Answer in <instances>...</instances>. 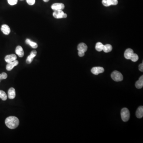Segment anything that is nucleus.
Listing matches in <instances>:
<instances>
[{"label":"nucleus","mask_w":143,"mask_h":143,"mask_svg":"<svg viewBox=\"0 0 143 143\" xmlns=\"http://www.w3.org/2000/svg\"><path fill=\"white\" fill-rule=\"evenodd\" d=\"M8 3L11 6L17 4L18 0H7Z\"/></svg>","instance_id":"23"},{"label":"nucleus","mask_w":143,"mask_h":143,"mask_svg":"<svg viewBox=\"0 0 143 143\" xmlns=\"http://www.w3.org/2000/svg\"><path fill=\"white\" fill-rule=\"evenodd\" d=\"M6 125L10 129L16 128L19 125V120L17 117L13 116L8 117L5 120Z\"/></svg>","instance_id":"1"},{"label":"nucleus","mask_w":143,"mask_h":143,"mask_svg":"<svg viewBox=\"0 0 143 143\" xmlns=\"http://www.w3.org/2000/svg\"><path fill=\"white\" fill-rule=\"evenodd\" d=\"M28 45H30L32 48H33L34 49H36L38 47V45L36 43L32 42L31 40L29 42Z\"/></svg>","instance_id":"22"},{"label":"nucleus","mask_w":143,"mask_h":143,"mask_svg":"<svg viewBox=\"0 0 143 143\" xmlns=\"http://www.w3.org/2000/svg\"><path fill=\"white\" fill-rule=\"evenodd\" d=\"M65 7V5L61 3H55L51 6V8L54 11L63 10Z\"/></svg>","instance_id":"5"},{"label":"nucleus","mask_w":143,"mask_h":143,"mask_svg":"<svg viewBox=\"0 0 143 143\" xmlns=\"http://www.w3.org/2000/svg\"><path fill=\"white\" fill-rule=\"evenodd\" d=\"M111 77L113 80L116 81H122L123 79V76L122 74L118 71L113 72L111 74Z\"/></svg>","instance_id":"3"},{"label":"nucleus","mask_w":143,"mask_h":143,"mask_svg":"<svg viewBox=\"0 0 143 143\" xmlns=\"http://www.w3.org/2000/svg\"><path fill=\"white\" fill-rule=\"evenodd\" d=\"M87 46L85 43H79L78 46V50L79 51H82L85 53L87 50Z\"/></svg>","instance_id":"14"},{"label":"nucleus","mask_w":143,"mask_h":143,"mask_svg":"<svg viewBox=\"0 0 143 143\" xmlns=\"http://www.w3.org/2000/svg\"><path fill=\"white\" fill-rule=\"evenodd\" d=\"M18 61L16 60H14V61H13V62L8 63L6 66V70L8 71L11 70H13V68L15 66L18 65Z\"/></svg>","instance_id":"8"},{"label":"nucleus","mask_w":143,"mask_h":143,"mask_svg":"<svg viewBox=\"0 0 143 143\" xmlns=\"http://www.w3.org/2000/svg\"><path fill=\"white\" fill-rule=\"evenodd\" d=\"M102 4L105 6H109L112 5V0H103Z\"/></svg>","instance_id":"20"},{"label":"nucleus","mask_w":143,"mask_h":143,"mask_svg":"<svg viewBox=\"0 0 143 143\" xmlns=\"http://www.w3.org/2000/svg\"><path fill=\"white\" fill-rule=\"evenodd\" d=\"M17 59V57L14 54L7 55L5 57V59L6 62L7 63H11L16 60Z\"/></svg>","instance_id":"9"},{"label":"nucleus","mask_w":143,"mask_h":143,"mask_svg":"<svg viewBox=\"0 0 143 143\" xmlns=\"http://www.w3.org/2000/svg\"><path fill=\"white\" fill-rule=\"evenodd\" d=\"M8 77L7 74L5 73H3L2 74H0V80H1L2 79H6Z\"/></svg>","instance_id":"24"},{"label":"nucleus","mask_w":143,"mask_h":143,"mask_svg":"<svg viewBox=\"0 0 143 143\" xmlns=\"http://www.w3.org/2000/svg\"><path fill=\"white\" fill-rule=\"evenodd\" d=\"M0 82H1V80H0Z\"/></svg>","instance_id":"31"},{"label":"nucleus","mask_w":143,"mask_h":143,"mask_svg":"<svg viewBox=\"0 0 143 143\" xmlns=\"http://www.w3.org/2000/svg\"><path fill=\"white\" fill-rule=\"evenodd\" d=\"M8 98L11 99H14L16 97V91L15 89L11 87L8 91Z\"/></svg>","instance_id":"13"},{"label":"nucleus","mask_w":143,"mask_h":143,"mask_svg":"<svg viewBox=\"0 0 143 143\" xmlns=\"http://www.w3.org/2000/svg\"><path fill=\"white\" fill-rule=\"evenodd\" d=\"M1 31L4 34L8 35L11 33V29L6 24H3L1 26Z\"/></svg>","instance_id":"10"},{"label":"nucleus","mask_w":143,"mask_h":143,"mask_svg":"<svg viewBox=\"0 0 143 143\" xmlns=\"http://www.w3.org/2000/svg\"><path fill=\"white\" fill-rule=\"evenodd\" d=\"M27 3L29 5H33L35 3V0H26Z\"/></svg>","instance_id":"25"},{"label":"nucleus","mask_w":143,"mask_h":143,"mask_svg":"<svg viewBox=\"0 0 143 143\" xmlns=\"http://www.w3.org/2000/svg\"><path fill=\"white\" fill-rule=\"evenodd\" d=\"M43 1H44V2L47 3V2H49V0H43Z\"/></svg>","instance_id":"29"},{"label":"nucleus","mask_w":143,"mask_h":143,"mask_svg":"<svg viewBox=\"0 0 143 143\" xmlns=\"http://www.w3.org/2000/svg\"><path fill=\"white\" fill-rule=\"evenodd\" d=\"M112 5H116L118 3L117 0H112Z\"/></svg>","instance_id":"28"},{"label":"nucleus","mask_w":143,"mask_h":143,"mask_svg":"<svg viewBox=\"0 0 143 143\" xmlns=\"http://www.w3.org/2000/svg\"><path fill=\"white\" fill-rule=\"evenodd\" d=\"M104 45L101 42H98L95 45V49L99 52L103 50Z\"/></svg>","instance_id":"18"},{"label":"nucleus","mask_w":143,"mask_h":143,"mask_svg":"<svg viewBox=\"0 0 143 143\" xmlns=\"http://www.w3.org/2000/svg\"><path fill=\"white\" fill-rule=\"evenodd\" d=\"M138 56L137 55V54H136V53H134L130 60H131L133 62H136L138 61Z\"/></svg>","instance_id":"21"},{"label":"nucleus","mask_w":143,"mask_h":143,"mask_svg":"<svg viewBox=\"0 0 143 143\" xmlns=\"http://www.w3.org/2000/svg\"><path fill=\"white\" fill-rule=\"evenodd\" d=\"M15 52L16 54L20 57H22L24 56V50L22 47L20 45H18L16 47Z\"/></svg>","instance_id":"12"},{"label":"nucleus","mask_w":143,"mask_h":143,"mask_svg":"<svg viewBox=\"0 0 143 143\" xmlns=\"http://www.w3.org/2000/svg\"><path fill=\"white\" fill-rule=\"evenodd\" d=\"M36 55L37 51L36 50H33L31 51L30 55L27 57L26 60L27 63L28 64L31 63L32 61H33L34 58L36 57Z\"/></svg>","instance_id":"7"},{"label":"nucleus","mask_w":143,"mask_h":143,"mask_svg":"<svg viewBox=\"0 0 143 143\" xmlns=\"http://www.w3.org/2000/svg\"><path fill=\"white\" fill-rule=\"evenodd\" d=\"M20 1H23V0H20Z\"/></svg>","instance_id":"30"},{"label":"nucleus","mask_w":143,"mask_h":143,"mask_svg":"<svg viewBox=\"0 0 143 143\" xmlns=\"http://www.w3.org/2000/svg\"><path fill=\"white\" fill-rule=\"evenodd\" d=\"M78 55L79 56V57H82L84 56V55H85V53L82 52V51H78Z\"/></svg>","instance_id":"26"},{"label":"nucleus","mask_w":143,"mask_h":143,"mask_svg":"<svg viewBox=\"0 0 143 143\" xmlns=\"http://www.w3.org/2000/svg\"><path fill=\"white\" fill-rule=\"evenodd\" d=\"M139 69L140 71L143 72V63L140 64V65L139 66Z\"/></svg>","instance_id":"27"},{"label":"nucleus","mask_w":143,"mask_h":143,"mask_svg":"<svg viewBox=\"0 0 143 143\" xmlns=\"http://www.w3.org/2000/svg\"><path fill=\"white\" fill-rule=\"evenodd\" d=\"M91 72L94 75H97L103 73L104 72V69L101 67H94L91 69Z\"/></svg>","instance_id":"6"},{"label":"nucleus","mask_w":143,"mask_h":143,"mask_svg":"<svg viewBox=\"0 0 143 143\" xmlns=\"http://www.w3.org/2000/svg\"><path fill=\"white\" fill-rule=\"evenodd\" d=\"M0 98L3 101H6L7 99V95L4 91L0 90Z\"/></svg>","instance_id":"19"},{"label":"nucleus","mask_w":143,"mask_h":143,"mask_svg":"<svg viewBox=\"0 0 143 143\" xmlns=\"http://www.w3.org/2000/svg\"><path fill=\"white\" fill-rule=\"evenodd\" d=\"M135 86L138 89H141L143 86V76H141L138 80L136 83Z\"/></svg>","instance_id":"16"},{"label":"nucleus","mask_w":143,"mask_h":143,"mask_svg":"<svg viewBox=\"0 0 143 143\" xmlns=\"http://www.w3.org/2000/svg\"><path fill=\"white\" fill-rule=\"evenodd\" d=\"M136 117L138 118H140L143 117V107L140 106L137 109L136 112Z\"/></svg>","instance_id":"15"},{"label":"nucleus","mask_w":143,"mask_h":143,"mask_svg":"<svg viewBox=\"0 0 143 143\" xmlns=\"http://www.w3.org/2000/svg\"><path fill=\"white\" fill-rule=\"evenodd\" d=\"M113 47L112 45L110 44H106L104 45L103 50L105 53H109L112 50Z\"/></svg>","instance_id":"17"},{"label":"nucleus","mask_w":143,"mask_h":143,"mask_svg":"<svg viewBox=\"0 0 143 143\" xmlns=\"http://www.w3.org/2000/svg\"><path fill=\"white\" fill-rule=\"evenodd\" d=\"M121 117L122 120L127 122L129 120L130 117V111L127 108H123L121 111Z\"/></svg>","instance_id":"2"},{"label":"nucleus","mask_w":143,"mask_h":143,"mask_svg":"<svg viewBox=\"0 0 143 143\" xmlns=\"http://www.w3.org/2000/svg\"><path fill=\"white\" fill-rule=\"evenodd\" d=\"M53 15L54 18L57 19L65 18L67 16L66 14L64 13L62 10L54 11Z\"/></svg>","instance_id":"4"},{"label":"nucleus","mask_w":143,"mask_h":143,"mask_svg":"<svg viewBox=\"0 0 143 143\" xmlns=\"http://www.w3.org/2000/svg\"><path fill=\"white\" fill-rule=\"evenodd\" d=\"M134 53L133 50L132 49L130 48L127 49L125 51V54H124L125 57L126 59H130Z\"/></svg>","instance_id":"11"}]
</instances>
